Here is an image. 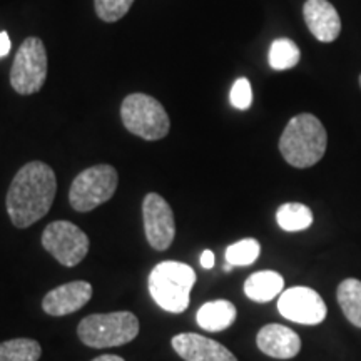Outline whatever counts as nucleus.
I'll use <instances>...</instances> for the list:
<instances>
[{"label":"nucleus","instance_id":"11","mask_svg":"<svg viewBox=\"0 0 361 361\" xmlns=\"http://www.w3.org/2000/svg\"><path fill=\"white\" fill-rule=\"evenodd\" d=\"M171 345L184 361H238L224 345L196 333L176 335Z\"/></svg>","mask_w":361,"mask_h":361},{"label":"nucleus","instance_id":"14","mask_svg":"<svg viewBox=\"0 0 361 361\" xmlns=\"http://www.w3.org/2000/svg\"><path fill=\"white\" fill-rule=\"evenodd\" d=\"M305 22L319 42H333L341 34V19L328 0H306Z\"/></svg>","mask_w":361,"mask_h":361},{"label":"nucleus","instance_id":"27","mask_svg":"<svg viewBox=\"0 0 361 361\" xmlns=\"http://www.w3.org/2000/svg\"><path fill=\"white\" fill-rule=\"evenodd\" d=\"M233 269V266L231 264H226L224 266V271H226V273H229V271H231Z\"/></svg>","mask_w":361,"mask_h":361},{"label":"nucleus","instance_id":"18","mask_svg":"<svg viewBox=\"0 0 361 361\" xmlns=\"http://www.w3.org/2000/svg\"><path fill=\"white\" fill-rule=\"evenodd\" d=\"M276 221L279 228L288 233L305 231L313 224V213L308 206L301 204V202H286V204L279 206Z\"/></svg>","mask_w":361,"mask_h":361},{"label":"nucleus","instance_id":"5","mask_svg":"<svg viewBox=\"0 0 361 361\" xmlns=\"http://www.w3.org/2000/svg\"><path fill=\"white\" fill-rule=\"evenodd\" d=\"M121 119L130 134L144 141H159L171 129V121L162 104L147 94H130L121 106Z\"/></svg>","mask_w":361,"mask_h":361},{"label":"nucleus","instance_id":"1","mask_svg":"<svg viewBox=\"0 0 361 361\" xmlns=\"http://www.w3.org/2000/svg\"><path fill=\"white\" fill-rule=\"evenodd\" d=\"M57 191L56 173L42 161L22 166L7 192V213L16 228L25 229L42 219L52 207Z\"/></svg>","mask_w":361,"mask_h":361},{"label":"nucleus","instance_id":"24","mask_svg":"<svg viewBox=\"0 0 361 361\" xmlns=\"http://www.w3.org/2000/svg\"><path fill=\"white\" fill-rule=\"evenodd\" d=\"M11 39H8V34L0 30V57H6L8 52H11Z\"/></svg>","mask_w":361,"mask_h":361},{"label":"nucleus","instance_id":"23","mask_svg":"<svg viewBox=\"0 0 361 361\" xmlns=\"http://www.w3.org/2000/svg\"><path fill=\"white\" fill-rule=\"evenodd\" d=\"M229 101H231L233 106L239 111L250 109L252 102V89L250 80L245 78L238 79L236 82L233 84L231 94H229Z\"/></svg>","mask_w":361,"mask_h":361},{"label":"nucleus","instance_id":"10","mask_svg":"<svg viewBox=\"0 0 361 361\" xmlns=\"http://www.w3.org/2000/svg\"><path fill=\"white\" fill-rule=\"evenodd\" d=\"M278 311L286 319L300 324H319L328 314L323 298L308 286L283 291L278 300Z\"/></svg>","mask_w":361,"mask_h":361},{"label":"nucleus","instance_id":"28","mask_svg":"<svg viewBox=\"0 0 361 361\" xmlns=\"http://www.w3.org/2000/svg\"><path fill=\"white\" fill-rule=\"evenodd\" d=\"M360 85H361V75H360Z\"/></svg>","mask_w":361,"mask_h":361},{"label":"nucleus","instance_id":"12","mask_svg":"<svg viewBox=\"0 0 361 361\" xmlns=\"http://www.w3.org/2000/svg\"><path fill=\"white\" fill-rule=\"evenodd\" d=\"M92 298L87 281H71L49 291L42 300V310L51 316H66L82 310Z\"/></svg>","mask_w":361,"mask_h":361},{"label":"nucleus","instance_id":"20","mask_svg":"<svg viewBox=\"0 0 361 361\" xmlns=\"http://www.w3.org/2000/svg\"><path fill=\"white\" fill-rule=\"evenodd\" d=\"M301 59V52L298 45L290 39H276L269 47V66L274 71L293 69Z\"/></svg>","mask_w":361,"mask_h":361},{"label":"nucleus","instance_id":"17","mask_svg":"<svg viewBox=\"0 0 361 361\" xmlns=\"http://www.w3.org/2000/svg\"><path fill=\"white\" fill-rule=\"evenodd\" d=\"M338 303L343 314L348 318L351 324L361 328V281L355 278H348L340 283L336 291Z\"/></svg>","mask_w":361,"mask_h":361},{"label":"nucleus","instance_id":"22","mask_svg":"<svg viewBox=\"0 0 361 361\" xmlns=\"http://www.w3.org/2000/svg\"><path fill=\"white\" fill-rule=\"evenodd\" d=\"M133 4L134 0H94L97 17L104 22L121 20L133 7Z\"/></svg>","mask_w":361,"mask_h":361},{"label":"nucleus","instance_id":"25","mask_svg":"<svg viewBox=\"0 0 361 361\" xmlns=\"http://www.w3.org/2000/svg\"><path fill=\"white\" fill-rule=\"evenodd\" d=\"M201 266L204 269H211L214 266V252L206 250L201 255Z\"/></svg>","mask_w":361,"mask_h":361},{"label":"nucleus","instance_id":"16","mask_svg":"<svg viewBox=\"0 0 361 361\" xmlns=\"http://www.w3.org/2000/svg\"><path fill=\"white\" fill-rule=\"evenodd\" d=\"M284 279L276 271H258L252 273L245 283V293L256 303H268L281 295Z\"/></svg>","mask_w":361,"mask_h":361},{"label":"nucleus","instance_id":"4","mask_svg":"<svg viewBox=\"0 0 361 361\" xmlns=\"http://www.w3.org/2000/svg\"><path fill=\"white\" fill-rule=\"evenodd\" d=\"M139 319L130 311L85 316L78 326V336L89 348H114L128 345L139 335Z\"/></svg>","mask_w":361,"mask_h":361},{"label":"nucleus","instance_id":"2","mask_svg":"<svg viewBox=\"0 0 361 361\" xmlns=\"http://www.w3.org/2000/svg\"><path fill=\"white\" fill-rule=\"evenodd\" d=\"M328 134L322 121L313 114H300L290 119L279 139V151L293 168L306 169L323 159Z\"/></svg>","mask_w":361,"mask_h":361},{"label":"nucleus","instance_id":"3","mask_svg":"<svg viewBox=\"0 0 361 361\" xmlns=\"http://www.w3.org/2000/svg\"><path fill=\"white\" fill-rule=\"evenodd\" d=\"M196 273L191 266L179 261L159 263L149 274V293L159 308L169 313H183L191 301Z\"/></svg>","mask_w":361,"mask_h":361},{"label":"nucleus","instance_id":"26","mask_svg":"<svg viewBox=\"0 0 361 361\" xmlns=\"http://www.w3.org/2000/svg\"><path fill=\"white\" fill-rule=\"evenodd\" d=\"M92 361H126L123 356H117V355H102L94 358Z\"/></svg>","mask_w":361,"mask_h":361},{"label":"nucleus","instance_id":"19","mask_svg":"<svg viewBox=\"0 0 361 361\" xmlns=\"http://www.w3.org/2000/svg\"><path fill=\"white\" fill-rule=\"evenodd\" d=\"M42 355L39 341L30 338H13L0 343V361H39Z\"/></svg>","mask_w":361,"mask_h":361},{"label":"nucleus","instance_id":"15","mask_svg":"<svg viewBox=\"0 0 361 361\" xmlns=\"http://www.w3.org/2000/svg\"><path fill=\"white\" fill-rule=\"evenodd\" d=\"M236 316L238 310L231 301L214 300L201 306L196 314V322L206 331L218 333L231 326L236 322Z\"/></svg>","mask_w":361,"mask_h":361},{"label":"nucleus","instance_id":"13","mask_svg":"<svg viewBox=\"0 0 361 361\" xmlns=\"http://www.w3.org/2000/svg\"><path fill=\"white\" fill-rule=\"evenodd\" d=\"M256 345L264 355L276 360H291L300 353L301 338L284 324H266L256 336Z\"/></svg>","mask_w":361,"mask_h":361},{"label":"nucleus","instance_id":"7","mask_svg":"<svg viewBox=\"0 0 361 361\" xmlns=\"http://www.w3.org/2000/svg\"><path fill=\"white\" fill-rule=\"evenodd\" d=\"M47 79V52L39 37L25 39L13 59L11 85L20 96L39 92Z\"/></svg>","mask_w":361,"mask_h":361},{"label":"nucleus","instance_id":"8","mask_svg":"<svg viewBox=\"0 0 361 361\" xmlns=\"http://www.w3.org/2000/svg\"><path fill=\"white\" fill-rule=\"evenodd\" d=\"M44 250L66 268H74L89 252V238L71 221H54L42 233Z\"/></svg>","mask_w":361,"mask_h":361},{"label":"nucleus","instance_id":"9","mask_svg":"<svg viewBox=\"0 0 361 361\" xmlns=\"http://www.w3.org/2000/svg\"><path fill=\"white\" fill-rule=\"evenodd\" d=\"M144 231L149 246L156 251H166L176 236L174 213L169 202L157 192H149L142 201Z\"/></svg>","mask_w":361,"mask_h":361},{"label":"nucleus","instance_id":"21","mask_svg":"<svg viewBox=\"0 0 361 361\" xmlns=\"http://www.w3.org/2000/svg\"><path fill=\"white\" fill-rule=\"evenodd\" d=\"M261 245L256 239L246 238L226 247V263L231 266H250L259 258Z\"/></svg>","mask_w":361,"mask_h":361},{"label":"nucleus","instance_id":"6","mask_svg":"<svg viewBox=\"0 0 361 361\" xmlns=\"http://www.w3.org/2000/svg\"><path fill=\"white\" fill-rule=\"evenodd\" d=\"M117 171L111 164H97L85 169L72 180L69 202L78 213H89L116 194Z\"/></svg>","mask_w":361,"mask_h":361}]
</instances>
